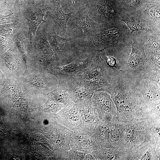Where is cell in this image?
Instances as JSON below:
<instances>
[{"label": "cell", "instance_id": "cell-25", "mask_svg": "<svg viewBox=\"0 0 160 160\" xmlns=\"http://www.w3.org/2000/svg\"><path fill=\"white\" fill-rule=\"evenodd\" d=\"M108 77L105 76H101L90 80H86L90 88L94 91L108 87L109 84L108 80Z\"/></svg>", "mask_w": 160, "mask_h": 160}, {"label": "cell", "instance_id": "cell-12", "mask_svg": "<svg viewBox=\"0 0 160 160\" xmlns=\"http://www.w3.org/2000/svg\"><path fill=\"white\" fill-rule=\"evenodd\" d=\"M146 57L155 68L160 70V36L145 31H140Z\"/></svg>", "mask_w": 160, "mask_h": 160}, {"label": "cell", "instance_id": "cell-27", "mask_svg": "<svg viewBox=\"0 0 160 160\" xmlns=\"http://www.w3.org/2000/svg\"><path fill=\"white\" fill-rule=\"evenodd\" d=\"M160 70L157 71L150 72L146 75V78L155 81L160 84Z\"/></svg>", "mask_w": 160, "mask_h": 160}, {"label": "cell", "instance_id": "cell-8", "mask_svg": "<svg viewBox=\"0 0 160 160\" xmlns=\"http://www.w3.org/2000/svg\"><path fill=\"white\" fill-rule=\"evenodd\" d=\"M68 20L66 28L67 36L72 41L83 38L91 31L103 27L89 17L84 5L75 8Z\"/></svg>", "mask_w": 160, "mask_h": 160}, {"label": "cell", "instance_id": "cell-16", "mask_svg": "<svg viewBox=\"0 0 160 160\" xmlns=\"http://www.w3.org/2000/svg\"><path fill=\"white\" fill-rule=\"evenodd\" d=\"M60 0H55L53 9L47 11L45 15L52 20L56 33L62 37H65L67 36V24L73 11L65 13L60 6Z\"/></svg>", "mask_w": 160, "mask_h": 160}, {"label": "cell", "instance_id": "cell-10", "mask_svg": "<svg viewBox=\"0 0 160 160\" xmlns=\"http://www.w3.org/2000/svg\"><path fill=\"white\" fill-rule=\"evenodd\" d=\"M58 82L65 87L71 100L75 103L81 102L91 98L94 92L87 84L86 80L78 73Z\"/></svg>", "mask_w": 160, "mask_h": 160}, {"label": "cell", "instance_id": "cell-24", "mask_svg": "<svg viewBox=\"0 0 160 160\" xmlns=\"http://www.w3.org/2000/svg\"><path fill=\"white\" fill-rule=\"evenodd\" d=\"M50 93L59 103L66 104L71 100L67 91L61 84L58 83L57 88Z\"/></svg>", "mask_w": 160, "mask_h": 160}, {"label": "cell", "instance_id": "cell-4", "mask_svg": "<svg viewBox=\"0 0 160 160\" xmlns=\"http://www.w3.org/2000/svg\"><path fill=\"white\" fill-rule=\"evenodd\" d=\"M47 23L43 22L38 27L34 38L27 46V66L46 70L57 66V60L47 37Z\"/></svg>", "mask_w": 160, "mask_h": 160}, {"label": "cell", "instance_id": "cell-7", "mask_svg": "<svg viewBox=\"0 0 160 160\" xmlns=\"http://www.w3.org/2000/svg\"><path fill=\"white\" fill-rule=\"evenodd\" d=\"M46 17L47 37L55 56L57 66L67 65L79 59L75 52L72 40L67 36L62 37L57 34L52 20Z\"/></svg>", "mask_w": 160, "mask_h": 160}, {"label": "cell", "instance_id": "cell-9", "mask_svg": "<svg viewBox=\"0 0 160 160\" xmlns=\"http://www.w3.org/2000/svg\"><path fill=\"white\" fill-rule=\"evenodd\" d=\"M55 0H38L34 3L23 6L20 10L23 17L27 22L29 27V41L31 42L36 30L43 22L47 12L52 10Z\"/></svg>", "mask_w": 160, "mask_h": 160}, {"label": "cell", "instance_id": "cell-15", "mask_svg": "<svg viewBox=\"0 0 160 160\" xmlns=\"http://www.w3.org/2000/svg\"><path fill=\"white\" fill-rule=\"evenodd\" d=\"M77 73L84 79L90 80L101 76L108 77L111 72L107 65L103 52L97 51L93 53L89 65Z\"/></svg>", "mask_w": 160, "mask_h": 160}, {"label": "cell", "instance_id": "cell-20", "mask_svg": "<svg viewBox=\"0 0 160 160\" xmlns=\"http://www.w3.org/2000/svg\"><path fill=\"white\" fill-rule=\"evenodd\" d=\"M159 156L160 143L151 142L134 151L131 159L157 160Z\"/></svg>", "mask_w": 160, "mask_h": 160}, {"label": "cell", "instance_id": "cell-14", "mask_svg": "<svg viewBox=\"0 0 160 160\" xmlns=\"http://www.w3.org/2000/svg\"><path fill=\"white\" fill-rule=\"evenodd\" d=\"M93 54L85 58L77 59L67 65L61 66H51L45 70L48 73L55 76L58 81L61 80L77 74L87 68L92 61Z\"/></svg>", "mask_w": 160, "mask_h": 160}, {"label": "cell", "instance_id": "cell-3", "mask_svg": "<svg viewBox=\"0 0 160 160\" xmlns=\"http://www.w3.org/2000/svg\"><path fill=\"white\" fill-rule=\"evenodd\" d=\"M130 35V30L122 21L113 28L92 30L83 38L72 42L76 54L80 58L84 56L86 58L95 52L128 44Z\"/></svg>", "mask_w": 160, "mask_h": 160}, {"label": "cell", "instance_id": "cell-21", "mask_svg": "<svg viewBox=\"0 0 160 160\" xmlns=\"http://www.w3.org/2000/svg\"><path fill=\"white\" fill-rule=\"evenodd\" d=\"M29 40V27L27 23L16 33L13 39L14 45L22 56L26 64L27 46Z\"/></svg>", "mask_w": 160, "mask_h": 160}, {"label": "cell", "instance_id": "cell-30", "mask_svg": "<svg viewBox=\"0 0 160 160\" xmlns=\"http://www.w3.org/2000/svg\"><path fill=\"white\" fill-rule=\"evenodd\" d=\"M68 5L70 12L73 10L74 8L75 3L74 0H68Z\"/></svg>", "mask_w": 160, "mask_h": 160}, {"label": "cell", "instance_id": "cell-6", "mask_svg": "<svg viewBox=\"0 0 160 160\" xmlns=\"http://www.w3.org/2000/svg\"><path fill=\"white\" fill-rule=\"evenodd\" d=\"M17 81L23 90L29 93L48 95L58 85L57 78L45 70L29 66Z\"/></svg>", "mask_w": 160, "mask_h": 160}, {"label": "cell", "instance_id": "cell-18", "mask_svg": "<svg viewBox=\"0 0 160 160\" xmlns=\"http://www.w3.org/2000/svg\"><path fill=\"white\" fill-rule=\"evenodd\" d=\"M141 13L124 14L122 21L129 28L131 31V34L135 31H143L160 36V33H158L144 19Z\"/></svg>", "mask_w": 160, "mask_h": 160}, {"label": "cell", "instance_id": "cell-5", "mask_svg": "<svg viewBox=\"0 0 160 160\" xmlns=\"http://www.w3.org/2000/svg\"><path fill=\"white\" fill-rule=\"evenodd\" d=\"M84 5L90 17L104 29L122 22L124 13L118 0H87Z\"/></svg>", "mask_w": 160, "mask_h": 160}, {"label": "cell", "instance_id": "cell-29", "mask_svg": "<svg viewBox=\"0 0 160 160\" xmlns=\"http://www.w3.org/2000/svg\"><path fill=\"white\" fill-rule=\"evenodd\" d=\"M25 0H16L15 1V8L13 10L20 11L24 4Z\"/></svg>", "mask_w": 160, "mask_h": 160}, {"label": "cell", "instance_id": "cell-26", "mask_svg": "<svg viewBox=\"0 0 160 160\" xmlns=\"http://www.w3.org/2000/svg\"><path fill=\"white\" fill-rule=\"evenodd\" d=\"M24 19L20 11L14 10L11 13L7 15L0 14V25L16 22Z\"/></svg>", "mask_w": 160, "mask_h": 160}, {"label": "cell", "instance_id": "cell-1", "mask_svg": "<svg viewBox=\"0 0 160 160\" xmlns=\"http://www.w3.org/2000/svg\"><path fill=\"white\" fill-rule=\"evenodd\" d=\"M140 81L118 72L109 78L108 87L102 89L110 94L115 105L116 120L131 121L151 117V109L146 105L141 92Z\"/></svg>", "mask_w": 160, "mask_h": 160}, {"label": "cell", "instance_id": "cell-19", "mask_svg": "<svg viewBox=\"0 0 160 160\" xmlns=\"http://www.w3.org/2000/svg\"><path fill=\"white\" fill-rule=\"evenodd\" d=\"M141 14L144 19L160 33V3L149 1Z\"/></svg>", "mask_w": 160, "mask_h": 160}, {"label": "cell", "instance_id": "cell-32", "mask_svg": "<svg viewBox=\"0 0 160 160\" xmlns=\"http://www.w3.org/2000/svg\"><path fill=\"white\" fill-rule=\"evenodd\" d=\"M14 0H7L6 2L7 3H10Z\"/></svg>", "mask_w": 160, "mask_h": 160}, {"label": "cell", "instance_id": "cell-33", "mask_svg": "<svg viewBox=\"0 0 160 160\" xmlns=\"http://www.w3.org/2000/svg\"><path fill=\"white\" fill-rule=\"evenodd\" d=\"M32 0V1L31 2V4L34 3V2L37 1L38 0Z\"/></svg>", "mask_w": 160, "mask_h": 160}, {"label": "cell", "instance_id": "cell-11", "mask_svg": "<svg viewBox=\"0 0 160 160\" xmlns=\"http://www.w3.org/2000/svg\"><path fill=\"white\" fill-rule=\"evenodd\" d=\"M8 80H17L25 72L27 64L18 50L14 45L3 55Z\"/></svg>", "mask_w": 160, "mask_h": 160}, {"label": "cell", "instance_id": "cell-13", "mask_svg": "<svg viewBox=\"0 0 160 160\" xmlns=\"http://www.w3.org/2000/svg\"><path fill=\"white\" fill-rule=\"evenodd\" d=\"M91 101L96 111L106 114L108 121H112L116 118V107L108 92L102 89L95 90L91 98Z\"/></svg>", "mask_w": 160, "mask_h": 160}, {"label": "cell", "instance_id": "cell-22", "mask_svg": "<svg viewBox=\"0 0 160 160\" xmlns=\"http://www.w3.org/2000/svg\"><path fill=\"white\" fill-rule=\"evenodd\" d=\"M124 13L132 14L143 12L149 0H118Z\"/></svg>", "mask_w": 160, "mask_h": 160}, {"label": "cell", "instance_id": "cell-28", "mask_svg": "<svg viewBox=\"0 0 160 160\" xmlns=\"http://www.w3.org/2000/svg\"><path fill=\"white\" fill-rule=\"evenodd\" d=\"M51 139L53 144L57 146L61 145L62 144L61 139L57 135H53L51 137Z\"/></svg>", "mask_w": 160, "mask_h": 160}, {"label": "cell", "instance_id": "cell-23", "mask_svg": "<svg viewBox=\"0 0 160 160\" xmlns=\"http://www.w3.org/2000/svg\"><path fill=\"white\" fill-rule=\"evenodd\" d=\"M23 19L16 22L8 23L0 28V34L5 38L13 41L14 38L16 33L27 23Z\"/></svg>", "mask_w": 160, "mask_h": 160}, {"label": "cell", "instance_id": "cell-2", "mask_svg": "<svg viewBox=\"0 0 160 160\" xmlns=\"http://www.w3.org/2000/svg\"><path fill=\"white\" fill-rule=\"evenodd\" d=\"M130 40V44L114 49L111 52L115 60V71L140 80L145 79L148 73L159 70L152 66L146 57L140 31L131 33Z\"/></svg>", "mask_w": 160, "mask_h": 160}, {"label": "cell", "instance_id": "cell-31", "mask_svg": "<svg viewBox=\"0 0 160 160\" xmlns=\"http://www.w3.org/2000/svg\"><path fill=\"white\" fill-rule=\"evenodd\" d=\"M150 1H153L156 2L160 3V0H149Z\"/></svg>", "mask_w": 160, "mask_h": 160}, {"label": "cell", "instance_id": "cell-17", "mask_svg": "<svg viewBox=\"0 0 160 160\" xmlns=\"http://www.w3.org/2000/svg\"><path fill=\"white\" fill-rule=\"evenodd\" d=\"M139 85L145 102L149 108L160 103V84L145 78L140 80Z\"/></svg>", "mask_w": 160, "mask_h": 160}]
</instances>
